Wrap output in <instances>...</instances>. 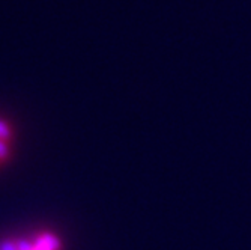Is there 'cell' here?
Masks as SVG:
<instances>
[{"label": "cell", "mask_w": 251, "mask_h": 250, "mask_svg": "<svg viewBox=\"0 0 251 250\" xmlns=\"http://www.w3.org/2000/svg\"><path fill=\"white\" fill-rule=\"evenodd\" d=\"M14 134L12 127L8 121L0 118V166H2L12 152Z\"/></svg>", "instance_id": "cell-2"}, {"label": "cell", "mask_w": 251, "mask_h": 250, "mask_svg": "<svg viewBox=\"0 0 251 250\" xmlns=\"http://www.w3.org/2000/svg\"><path fill=\"white\" fill-rule=\"evenodd\" d=\"M0 250H63V240L57 232L44 229L2 240Z\"/></svg>", "instance_id": "cell-1"}]
</instances>
